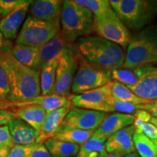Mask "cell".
Masks as SVG:
<instances>
[{"instance_id":"1","label":"cell","mask_w":157,"mask_h":157,"mask_svg":"<svg viewBox=\"0 0 157 157\" xmlns=\"http://www.w3.org/2000/svg\"><path fill=\"white\" fill-rule=\"evenodd\" d=\"M0 66L9 83L10 95L7 102L20 103L41 95L40 71L17 61L11 50L0 53Z\"/></svg>"},{"instance_id":"7","label":"cell","mask_w":157,"mask_h":157,"mask_svg":"<svg viewBox=\"0 0 157 157\" xmlns=\"http://www.w3.org/2000/svg\"><path fill=\"white\" fill-rule=\"evenodd\" d=\"M60 31V23H50L31 15L27 17L16 39V44L41 47Z\"/></svg>"},{"instance_id":"23","label":"cell","mask_w":157,"mask_h":157,"mask_svg":"<svg viewBox=\"0 0 157 157\" xmlns=\"http://www.w3.org/2000/svg\"><path fill=\"white\" fill-rule=\"evenodd\" d=\"M94 132L95 131L60 127L52 139L82 146L93 137Z\"/></svg>"},{"instance_id":"24","label":"cell","mask_w":157,"mask_h":157,"mask_svg":"<svg viewBox=\"0 0 157 157\" xmlns=\"http://www.w3.org/2000/svg\"><path fill=\"white\" fill-rule=\"evenodd\" d=\"M59 58V57H58ZM58 58L50 60L40 69L41 95L52 94L56 78V69L58 64Z\"/></svg>"},{"instance_id":"43","label":"cell","mask_w":157,"mask_h":157,"mask_svg":"<svg viewBox=\"0 0 157 157\" xmlns=\"http://www.w3.org/2000/svg\"><path fill=\"white\" fill-rule=\"evenodd\" d=\"M124 157H140L139 156L138 154H137V153L135 152H133V153H131V154H127L125 155Z\"/></svg>"},{"instance_id":"8","label":"cell","mask_w":157,"mask_h":157,"mask_svg":"<svg viewBox=\"0 0 157 157\" xmlns=\"http://www.w3.org/2000/svg\"><path fill=\"white\" fill-rule=\"evenodd\" d=\"M78 56L73 44L66 47L60 53L52 94L68 98L71 95L72 83L78 66Z\"/></svg>"},{"instance_id":"46","label":"cell","mask_w":157,"mask_h":157,"mask_svg":"<svg viewBox=\"0 0 157 157\" xmlns=\"http://www.w3.org/2000/svg\"><path fill=\"white\" fill-rule=\"evenodd\" d=\"M156 103V104H157V99H156V100H155V101H153V103Z\"/></svg>"},{"instance_id":"26","label":"cell","mask_w":157,"mask_h":157,"mask_svg":"<svg viewBox=\"0 0 157 157\" xmlns=\"http://www.w3.org/2000/svg\"><path fill=\"white\" fill-rule=\"evenodd\" d=\"M44 146L52 157L75 156L77 155L80 147L74 143L54 140L52 138L45 141Z\"/></svg>"},{"instance_id":"47","label":"cell","mask_w":157,"mask_h":157,"mask_svg":"<svg viewBox=\"0 0 157 157\" xmlns=\"http://www.w3.org/2000/svg\"><path fill=\"white\" fill-rule=\"evenodd\" d=\"M0 21H1V20H0Z\"/></svg>"},{"instance_id":"18","label":"cell","mask_w":157,"mask_h":157,"mask_svg":"<svg viewBox=\"0 0 157 157\" xmlns=\"http://www.w3.org/2000/svg\"><path fill=\"white\" fill-rule=\"evenodd\" d=\"M71 108L72 106L61 108L47 113L36 139V144L44 143L45 141L55 136Z\"/></svg>"},{"instance_id":"20","label":"cell","mask_w":157,"mask_h":157,"mask_svg":"<svg viewBox=\"0 0 157 157\" xmlns=\"http://www.w3.org/2000/svg\"><path fill=\"white\" fill-rule=\"evenodd\" d=\"M72 44L68 42L62 31H60L51 40L39 48V68H41L53 59L58 58L66 47Z\"/></svg>"},{"instance_id":"14","label":"cell","mask_w":157,"mask_h":157,"mask_svg":"<svg viewBox=\"0 0 157 157\" xmlns=\"http://www.w3.org/2000/svg\"><path fill=\"white\" fill-rule=\"evenodd\" d=\"M133 123L134 116L132 114L119 113H113L111 114L109 113L101 126L95 131L92 137L106 141L111 135L125 127L133 125Z\"/></svg>"},{"instance_id":"34","label":"cell","mask_w":157,"mask_h":157,"mask_svg":"<svg viewBox=\"0 0 157 157\" xmlns=\"http://www.w3.org/2000/svg\"><path fill=\"white\" fill-rule=\"evenodd\" d=\"M10 95L8 80L4 70L0 66V103L7 102Z\"/></svg>"},{"instance_id":"17","label":"cell","mask_w":157,"mask_h":157,"mask_svg":"<svg viewBox=\"0 0 157 157\" xmlns=\"http://www.w3.org/2000/svg\"><path fill=\"white\" fill-rule=\"evenodd\" d=\"M31 2L26 0L25 3L3 17L0 21V31L5 39L8 40L17 38L19 29L24 21Z\"/></svg>"},{"instance_id":"21","label":"cell","mask_w":157,"mask_h":157,"mask_svg":"<svg viewBox=\"0 0 157 157\" xmlns=\"http://www.w3.org/2000/svg\"><path fill=\"white\" fill-rule=\"evenodd\" d=\"M15 118L22 119L39 132L42 124L47 116L46 111L39 105H27L13 109Z\"/></svg>"},{"instance_id":"27","label":"cell","mask_w":157,"mask_h":157,"mask_svg":"<svg viewBox=\"0 0 157 157\" xmlns=\"http://www.w3.org/2000/svg\"><path fill=\"white\" fill-rule=\"evenodd\" d=\"M135 150L140 157H157V140H153L141 133L133 135Z\"/></svg>"},{"instance_id":"16","label":"cell","mask_w":157,"mask_h":157,"mask_svg":"<svg viewBox=\"0 0 157 157\" xmlns=\"http://www.w3.org/2000/svg\"><path fill=\"white\" fill-rule=\"evenodd\" d=\"M63 2L59 0L32 1L29 7L31 16L50 23H60Z\"/></svg>"},{"instance_id":"4","label":"cell","mask_w":157,"mask_h":157,"mask_svg":"<svg viewBox=\"0 0 157 157\" xmlns=\"http://www.w3.org/2000/svg\"><path fill=\"white\" fill-rule=\"evenodd\" d=\"M94 15L89 10L82 7L75 0H65L60 16V31L73 43L81 37L93 32Z\"/></svg>"},{"instance_id":"10","label":"cell","mask_w":157,"mask_h":157,"mask_svg":"<svg viewBox=\"0 0 157 157\" xmlns=\"http://www.w3.org/2000/svg\"><path fill=\"white\" fill-rule=\"evenodd\" d=\"M69 99L72 107L106 113L114 111L110 83L87 93L71 95Z\"/></svg>"},{"instance_id":"38","label":"cell","mask_w":157,"mask_h":157,"mask_svg":"<svg viewBox=\"0 0 157 157\" xmlns=\"http://www.w3.org/2000/svg\"><path fill=\"white\" fill-rule=\"evenodd\" d=\"M30 157H52L44 144H35Z\"/></svg>"},{"instance_id":"29","label":"cell","mask_w":157,"mask_h":157,"mask_svg":"<svg viewBox=\"0 0 157 157\" xmlns=\"http://www.w3.org/2000/svg\"><path fill=\"white\" fill-rule=\"evenodd\" d=\"M75 2L89 10L95 18L105 16L113 10L107 0H75Z\"/></svg>"},{"instance_id":"33","label":"cell","mask_w":157,"mask_h":157,"mask_svg":"<svg viewBox=\"0 0 157 157\" xmlns=\"http://www.w3.org/2000/svg\"><path fill=\"white\" fill-rule=\"evenodd\" d=\"M135 132L143 134L153 140H157V128L151 122L144 123L135 127Z\"/></svg>"},{"instance_id":"13","label":"cell","mask_w":157,"mask_h":157,"mask_svg":"<svg viewBox=\"0 0 157 157\" xmlns=\"http://www.w3.org/2000/svg\"><path fill=\"white\" fill-rule=\"evenodd\" d=\"M27 105H39L43 108L47 113L55 111V110L61 109V108L72 106L70 99L68 98L63 97L55 94H51L48 95H39L27 101L20 102V103H9L4 102L0 103L1 109H17V108L27 106Z\"/></svg>"},{"instance_id":"30","label":"cell","mask_w":157,"mask_h":157,"mask_svg":"<svg viewBox=\"0 0 157 157\" xmlns=\"http://www.w3.org/2000/svg\"><path fill=\"white\" fill-rule=\"evenodd\" d=\"M112 79L123 84L127 87H133L138 82V74L135 68H118L111 71Z\"/></svg>"},{"instance_id":"42","label":"cell","mask_w":157,"mask_h":157,"mask_svg":"<svg viewBox=\"0 0 157 157\" xmlns=\"http://www.w3.org/2000/svg\"><path fill=\"white\" fill-rule=\"evenodd\" d=\"M10 148L7 147H0V157H7Z\"/></svg>"},{"instance_id":"37","label":"cell","mask_w":157,"mask_h":157,"mask_svg":"<svg viewBox=\"0 0 157 157\" xmlns=\"http://www.w3.org/2000/svg\"><path fill=\"white\" fill-rule=\"evenodd\" d=\"M134 123L133 125L135 127H139L144 123L150 122L152 116L148 111L143 109H137L134 113Z\"/></svg>"},{"instance_id":"40","label":"cell","mask_w":157,"mask_h":157,"mask_svg":"<svg viewBox=\"0 0 157 157\" xmlns=\"http://www.w3.org/2000/svg\"><path fill=\"white\" fill-rule=\"evenodd\" d=\"M138 109H143L148 111L152 116V117L157 118V104L150 103L145 104V105H137Z\"/></svg>"},{"instance_id":"31","label":"cell","mask_w":157,"mask_h":157,"mask_svg":"<svg viewBox=\"0 0 157 157\" xmlns=\"http://www.w3.org/2000/svg\"><path fill=\"white\" fill-rule=\"evenodd\" d=\"M113 108L114 111H117L119 113H124V114H132L135 112L136 110L138 109L137 105L118 101L114 98L113 99Z\"/></svg>"},{"instance_id":"22","label":"cell","mask_w":157,"mask_h":157,"mask_svg":"<svg viewBox=\"0 0 157 157\" xmlns=\"http://www.w3.org/2000/svg\"><path fill=\"white\" fill-rule=\"evenodd\" d=\"M40 47L15 44L11 49V53L17 61L27 67L40 71L39 68V50Z\"/></svg>"},{"instance_id":"36","label":"cell","mask_w":157,"mask_h":157,"mask_svg":"<svg viewBox=\"0 0 157 157\" xmlns=\"http://www.w3.org/2000/svg\"><path fill=\"white\" fill-rule=\"evenodd\" d=\"M14 146L8 125L0 127V147L11 148Z\"/></svg>"},{"instance_id":"5","label":"cell","mask_w":157,"mask_h":157,"mask_svg":"<svg viewBox=\"0 0 157 157\" xmlns=\"http://www.w3.org/2000/svg\"><path fill=\"white\" fill-rule=\"evenodd\" d=\"M109 2L124 24L133 30L144 29L157 15V1L111 0Z\"/></svg>"},{"instance_id":"28","label":"cell","mask_w":157,"mask_h":157,"mask_svg":"<svg viewBox=\"0 0 157 157\" xmlns=\"http://www.w3.org/2000/svg\"><path fill=\"white\" fill-rule=\"evenodd\" d=\"M105 143V140L91 137L79 147L76 157H105L108 153Z\"/></svg>"},{"instance_id":"2","label":"cell","mask_w":157,"mask_h":157,"mask_svg":"<svg viewBox=\"0 0 157 157\" xmlns=\"http://www.w3.org/2000/svg\"><path fill=\"white\" fill-rule=\"evenodd\" d=\"M75 48L79 56L90 63L112 71L123 67L125 55L119 45L98 36L81 37Z\"/></svg>"},{"instance_id":"41","label":"cell","mask_w":157,"mask_h":157,"mask_svg":"<svg viewBox=\"0 0 157 157\" xmlns=\"http://www.w3.org/2000/svg\"><path fill=\"white\" fill-rule=\"evenodd\" d=\"M12 49V43L7 39H5L2 34L0 31V53L5 51L10 50Z\"/></svg>"},{"instance_id":"6","label":"cell","mask_w":157,"mask_h":157,"mask_svg":"<svg viewBox=\"0 0 157 157\" xmlns=\"http://www.w3.org/2000/svg\"><path fill=\"white\" fill-rule=\"evenodd\" d=\"M111 82H112L111 71L94 66L78 56V68L71 87V93L74 95L87 93Z\"/></svg>"},{"instance_id":"19","label":"cell","mask_w":157,"mask_h":157,"mask_svg":"<svg viewBox=\"0 0 157 157\" xmlns=\"http://www.w3.org/2000/svg\"><path fill=\"white\" fill-rule=\"evenodd\" d=\"M14 145L32 146L36 144L39 132L22 119L15 118L8 124Z\"/></svg>"},{"instance_id":"35","label":"cell","mask_w":157,"mask_h":157,"mask_svg":"<svg viewBox=\"0 0 157 157\" xmlns=\"http://www.w3.org/2000/svg\"><path fill=\"white\" fill-rule=\"evenodd\" d=\"M35 145L32 146H19L14 145L10 148L7 157H30L32 149Z\"/></svg>"},{"instance_id":"15","label":"cell","mask_w":157,"mask_h":157,"mask_svg":"<svg viewBox=\"0 0 157 157\" xmlns=\"http://www.w3.org/2000/svg\"><path fill=\"white\" fill-rule=\"evenodd\" d=\"M135 133L134 125L127 127L111 135L105 141V146L109 154L127 155L135 152L133 135Z\"/></svg>"},{"instance_id":"39","label":"cell","mask_w":157,"mask_h":157,"mask_svg":"<svg viewBox=\"0 0 157 157\" xmlns=\"http://www.w3.org/2000/svg\"><path fill=\"white\" fill-rule=\"evenodd\" d=\"M15 118V116L12 111L0 109V127L2 125H8V124Z\"/></svg>"},{"instance_id":"3","label":"cell","mask_w":157,"mask_h":157,"mask_svg":"<svg viewBox=\"0 0 157 157\" xmlns=\"http://www.w3.org/2000/svg\"><path fill=\"white\" fill-rule=\"evenodd\" d=\"M157 65V25H149L132 36L123 68Z\"/></svg>"},{"instance_id":"9","label":"cell","mask_w":157,"mask_h":157,"mask_svg":"<svg viewBox=\"0 0 157 157\" xmlns=\"http://www.w3.org/2000/svg\"><path fill=\"white\" fill-rule=\"evenodd\" d=\"M93 31L98 36L125 48L130 42V32L114 11L102 17H94Z\"/></svg>"},{"instance_id":"44","label":"cell","mask_w":157,"mask_h":157,"mask_svg":"<svg viewBox=\"0 0 157 157\" xmlns=\"http://www.w3.org/2000/svg\"><path fill=\"white\" fill-rule=\"evenodd\" d=\"M150 122L152 123L154 125H155V127L157 128V118L151 117V119L150 120Z\"/></svg>"},{"instance_id":"32","label":"cell","mask_w":157,"mask_h":157,"mask_svg":"<svg viewBox=\"0 0 157 157\" xmlns=\"http://www.w3.org/2000/svg\"><path fill=\"white\" fill-rule=\"evenodd\" d=\"M26 0H0V16L5 17L23 5Z\"/></svg>"},{"instance_id":"45","label":"cell","mask_w":157,"mask_h":157,"mask_svg":"<svg viewBox=\"0 0 157 157\" xmlns=\"http://www.w3.org/2000/svg\"><path fill=\"white\" fill-rule=\"evenodd\" d=\"M105 157H121V155L119 154H108Z\"/></svg>"},{"instance_id":"12","label":"cell","mask_w":157,"mask_h":157,"mask_svg":"<svg viewBox=\"0 0 157 157\" xmlns=\"http://www.w3.org/2000/svg\"><path fill=\"white\" fill-rule=\"evenodd\" d=\"M138 82L133 87H127L133 93L143 99L154 101L157 99V67L141 66L135 68Z\"/></svg>"},{"instance_id":"25","label":"cell","mask_w":157,"mask_h":157,"mask_svg":"<svg viewBox=\"0 0 157 157\" xmlns=\"http://www.w3.org/2000/svg\"><path fill=\"white\" fill-rule=\"evenodd\" d=\"M111 94L113 98L118 101H121L127 103H130L135 105H145V104L152 103L153 101L143 99L139 98L135 93H133L127 86L117 81L110 82Z\"/></svg>"},{"instance_id":"11","label":"cell","mask_w":157,"mask_h":157,"mask_svg":"<svg viewBox=\"0 0 157 157\" xmlns=\"http://www.w3.org/2000/svg\"><path fill=\"white\" fill-rule=\"evenodd\" d=\"M108 115L106 113L72 107L65 117L61 127L95 131Z\"/></svg>"}]
</instances>
